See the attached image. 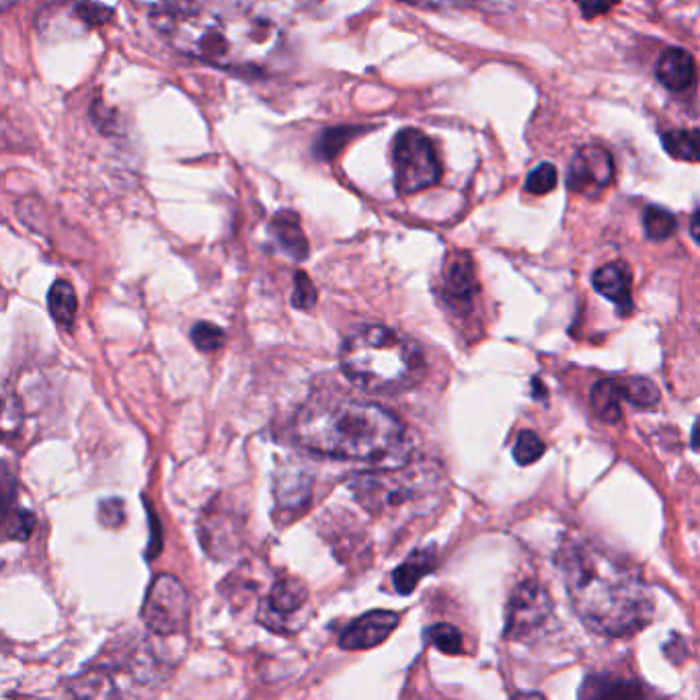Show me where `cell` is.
<instances>
[{
  "label": "cell",
  "mask_w": 700,
  "mask_h": 700,
  "mask_svg": "<svg viewBox=\"0 0 700 700\" xmlns=\"http://www.w3.org/2000/svg\"><path fill=\"white\" fill-rule=\"evenodd\" d=\"M573 610L589 631L606 636L635 635L653 617V596L633 565L588 541H565L558 551Z\"/></svg>",
  "instance_id": "cell-2"
},
{
  "label": "cell",
  "mask_w": 700,
  "mask_h": 700,
  "mask_svg": "<svg viewBox=\"0 0 700 700\" xmlns=\"http://www.w3.org/2000/svg\"><path fill=\"white\" fill-rule=\"evenodd\" d=\"M662 146L671 159L699 162V132L697 129H669L662 136Z\"/></svg>",
  "instance_id": "cell-20"
},
{
  "label": "cell",
  "mask_w": 700,
  "mask_h": 700,
  "mask_svg": "<svg viewBox=\"0 0 700 700\" xmlns=\"http://www.w3.org/2000/svg\"><path fill=\"white\" fill-rule=\"evenodd\" d=\"M49 315L60 327H70L79 311V298L70 282L56 280L48 292Z\"/></svg>",
  "instance_id": "cell-19"
},
{
  "label": "cell",
  "mask_w": 700,
  "mask_h": 700,
  "mask_svg": "<svg viewBox=\"0 0 700 700\" xmlns=\"http://www.w3.org/2000/svg\"><path fill=\"white\" fill-rule=\"evenodd\" d=\"M191 343L204 353H214V351L221 350L224 343H226V334H224L221 327L212 325V323H195L193 329H191Z\"/></svg>",
  "instance_id": "cell-24"
},
{
  "label": "cell",
  "mask_w": 700,
  "mask_h": 700,
  "mask_svg": "<svg viewBox=\"0 0 700 700\" xmlns=\"http://www.w3.org/2000/svg\"><path fill=\"white\" fill-rule=\"evenodd\" d=\"M311 598L301 579L284 575L273 582L257 610V621L278 635H294L308 622Z\"/></svg>",
  "instance_id": "cell-8"
},
{
  "label": "cell",
  "mask_w": 700,
  "mask_h": 700,
  "mask_svg": "<svg viewBox=\"0 0 700 700\" xmlns=\"http://www.w3.org/2000/svg\"><path fill=\"white\" fill-rule=\"evenodd\" d=\"M191 598L185 586L167 573H160L146 591L143 621L155 636L183 635L190 626Z\"/></svg>",
  "instance_id": "cell-7"
},
{
  "label": "cell",
  "mask_w": 700,
  "mask_h": 700,
  "mask_svg": "<svg viewBox=\"0 0 700 700\" xmlns=\"http://www.w3.org/2000/svg\"><path fill=\"white\" fill-rule=\"evenodd\" d=\"M294 431L304 448L346 461L391 459L405 440L395 415L350 398L308 403L296 415Z\"/></svg>",
  "instance_id": "cell-3"
},
{
  "label": "cell",
  "mask_w": 700,
  "mask_h": 700,
  "mask_svg": "<svg viewBox=\"0 0 700 700\" xmlns=\"http://www.w3.org/2000/svg\"><path fill=\"white\" fill-rule=\"evenodd\" d=\"M360 132L362 129L358 126L329 127V129L320 132L315 148H313L315 157L320 160L334 159L355 136H360Z\"/></svg>",
  "instance_id": "cell-21"
},
{
  "label": "cell",
  "mask_w": 700,
  "mask_h": 700,
  "mask_svg": "<svg viewBox=\"0 0 700 700\" xmlns=\"http://www.w3.org/2000/svg\"><path fill=\"white\" fill-rule=\"evenodd\" d=\"M341 368L362 391L388 395L424 379L426 355L409 335L384 325H364L343 341Z\"/></svg>",
  "instance_id": "cell-4"
},
{
  "label": "cell",
  "mask_w": 700,
  "mask_h": 700,
  "mask_svg": "<svg viewBox=\"0 0 700 700\" xmlns=\"http://www.w3.org/2000/svg\"><path fill=\"white\" fill-rule=\"evenodd\" d=\"M433 569H436V555L431 553V549L415 551L414 555L407 558L403 565H398L395 573H393V586H395L398 594L407 596Z\"/></svg>",
  "instance_id": "cell-17"
},
{
  "label": "cell",
  "mask_w": 700,
  "mask_h": 700,
  "mask_svg": "<svg viewBox=\"0 0 700 700\" xmlns=\"http://www.w3.org/2000/svg\"><path fill=\"white\" fill-rule=\"evenodd\" d=\"M591 409H594L596 417L608 426L619 424L622 417L619 382L612 381V379L596 382V386L591 391Z\"/></svg>",
  "instance_id": "cell-18"
},
{
  "label": "cell",
  "mask_w": 700,
  "mask_h": 700,
  "mask_svg": "<svg viewBox=\"0 0 700 700\" xmlns=\"http://www.w3.org/2000/svg\"><path fill=\"white\" fill-rule=\"evenodd\" d=\"M150 25L179 54L247 77H268L286 54L282 27L249 0H159Z\"/></svg>",
  "instance_id": "cell-1"
},
{
  "label": "cell",
  "mask_w": 700,
  "mask_h": 700,
  "mask_svg": "<svg viewBox=\"0 0 700 700\" xmlns=\"http://www.w3.org/2000/svg\"><path fill=\"white\" fill-rule=\"evenodd\" d=\"M442 296L456 313H468L478 294L475 261L466 251L448 255L442 278Z\"/></svg>",
  "instance_id": "cell-11"
},
{
  "label": "cell",
  "mask_w": 700,
  "mask_h": 700,
  "mask_svg": "<svg viewBox=\"0 0 700 700\" xmlns=\"http://www.w3.org/2000/svg\"><path fill=\"white\" fill-rule=\"evenodd\" d=\"M315 303H317V290L313 286L311 278L304 271H298L294 275V292H292L294 308L306 311V308H313Z\"/></svg>",
  "instance_id": "cell-30"
},
{
  "label": "cell",
  "mask_w": 700,
  "mask_h": 700,
  "mask_svg": "<svg viewBox=\"0 0 700 700\" xmlns=\"http://www.w3.org/2000/svg\"><path fill=\"white\" fill-rule=\"evenodd\" d=\"M440 475L424 464L405 468H379L358 473L350 481L353 497L370 513L381 518H409L436 506Z\"/></svg>",
  "instance_id": "cell-5"
},
{
  "label": "cell",
  "mask_w": 700,
  "mask_h": 700,
  "mask_svg": "<svg viewBox=\"0 0 700 700\" xmlns=\"http://www.w3.org/2000/svg\"><path fill=\"white\" fill-rule=\"evenodd\" d=\"M551 612H553V605L546 591L534 582H526L516 589L509 602L506 635L513 641H524L528 636L534 635L542 624L551 619Z\"/></svg>",
  "instance_id": "cell-9"
},
{
  "label": "cell",
  "mask_w": 700,
  "mask_h": 700,
  "mask_svg": "<svg viewBox=\"0 0 700 700\" xmlns=\"http://www.w3.org/2000/svg\"><path fill=\"white\" fill-rule=\"evenodd\" d=\"M15 495V477L11 475V471L4 464H0V528L7 526V520L13 513Z\"/></svg>",
  "instance_id": "cell-29"
},
{
  "label": "cell",
  "mask_w": 700,
  "mask_h": 700,
  "mask_svg": "<svg viewBox=\"0 0 700 700\" xmlns=\"http://www.w3.org/2000/svg\"><path fill=\"white\" fill-rule=\"evenodd\" d=\"M68 690L82 699H108L120 695L112 671L108 668H89L68 682Z\"/></svg>",
  "instance_id": "cell-16"
},
{
  "label": "cell",
  "mask_w": 700,
  "mask_h": 700,
  "mask_svg": "<svg viewBox=\"0 0 700 700\" xmlns=\"http://www.w3.org/2000/svg\"><path fill=\"white\" fill-rule=\"evenodd\" d=\"M643 226L647 239L666 240L676 233V216L662 206H650L643 214Z\"/></svg>",
  "instance_id": "cell-23"
},
{
  "label": "cell",
  "mask_w": 700,
  "mask_h": 700,
  "mask_svg": "<svg viewBox=\"0 0 700 700\" xmlns=\"http://www.w3.org/2000/svg\"><path fill=\"white\" fill-rule=\"evenodd\" d=\"M271 239L294 261H304L308 257V240L304 237L301 218L292 210L278 212L270 223Z\"/></svg>",
  "instance_id": "cell-15"
},
{
  "label": "cell",
  "mask_w": 700,
  "mask_h": 700,
  "mask_svg": "<svg viewBox=\"0 0 700 700\" xmlns=\"http://www.w3.org/2000/svg\"><path fill=\"white\" fill-rule=\"evenodd\" d=\"M15 2L16 0H0V13L7 11V9H11Z\"/></svg>",
  "instance_id": "cell-35"
},
{
  "label": "cell",
  "mask_w": 700,
  "mask_h": 700,
  "mask_svg": "<svg viewBox=\"0 0 700 700\" xmlns=\"http://www.w3.org/2000/svg\"><path fill=\"white\" fill-rule=\"evenodd\" d=\"M619 391H621V397L626 398L639 409H650L659 403V388L650 379H643V376L619 382Z\"/></svg>",
  "instance_id": "cell-22"
},
{
  "label": "cell",
  "mask_w": 700,
  "mask_h": 700,
  "mask_svg": "<svg viewBox=\"0 0 700 700\" xmlns=\"http://www.w3.org/2000/svg\"><path fill=\"white\" fill-rule=\"evenodd\" d=\"M614 179V160L612 155L602 146H584L575 153L569 173H567V188L588 195L598 197Z\"/></svg>",
  "instance_id": "cell-10"
},
{
  "label": "cell",
  "mask_w": 700,
  "mask_h": 700,
  "mask_svg": "<svg viewBox=\"0 0 700 700\" xmlns=\"http://www.w3.org/2000/svg\"><path fill=\"white\" fill-rule=\"evenodd\" d=\"M631 282H633L631 270L622 261L608 263L605 268L596 271L591 278V284L596 287V292L602 294L610 303L617 304L621 315H629L633 308Z\"/></svg>",
  "instance_id": "cell-13"
},
{
  "label": "cell",
  "mask_w": 700,
  "mask_h": 700,
  "mask_svg": "<svg viewBox=\"0 0 700 700\" xmlns=\"http://www.w3.org/2000/svg\"><path fill=\"white\" fill-rule=\"evenodd\" d=\"M428 639L431 641L433 647H438L440 652L448 653V655H456L464 650V643H462V635L459 629H454L452 624H433L428 629Z\"/></svg>",
  "instance_id": "cell-25"
},
{
  "label": "cell",
  "mask_w": 700,
  "mask_h": 700,
  "mask_svg": "<svg viewBox=\"0 0 700 700\" xmlns=\"http://www.w3.org/2000/svg\"><path fill=\"white\" fill-rule=\"evenodd\" d=\"M395 188L400 195H411L440 183L442 165L430 136L417 127L400 129L393 140Z\"/></svg>",
  "instance_id": "cell-6"
},
{
  "label": "cell",
  "mask_w": 700,
  "mask_h": 700,
  "mask_svg": "<svg viewBox=\"0 0 700 700\" xmlns=\"http://www.w3.org/2000/svg\"><path fill=\"white\" fill-rule=\"evenodd\" d=\"M557 167L553 162H541L530 176L526 177L524 190L532 195H544L557 185Z\"/></svg>",
  "instance_id": "cell-27"
},
{
  "label": "cell",
  "mask_w": 700,
  "mask_h": 700,
  "mask_svg": "<svg viewBox=\"0 0 700 700\" xmlns=\"http://www.w3.org/2000/svg\"><path fill=\"white\" fill-rule=\"evenodd\" d=\"M16 421H19V417L11 414L9 405L2 403V407H0V442L9 440L15 433Z\"/></svg>",
  "instance_id": "cell-33"
},
{
  "label": "cell",
  "mask_w": 700,
  "mask_h": 700,
  "mask_svg": "<svg viewBox=\"0 0 700 700\" xmlns=\"http://www.w3.org/2000/svg\"><path fill=\"white\" fill-rule=\"evenodd\" d=\"M544 450H546V445L534 431H520L516 438V444H513V459L518 464L528 466V464L539 461L544 454Z\"/></svg>",
  "instance_id": "cell-26"
},
{
  "label": "cell",
  "mask_w": 700,
  "mask_h": 700,
  "mask_svg": "<svg viewBox=\"0 0 700 700\" xmlns=\"http://www.w3.org/2000/svg\"><path fill=\"white\" fill-rule=\"evenodd\" d=\"M126 520V508L122 499H105L99 506V522L105 528H120Z\"/></svg>",
  "instance_id": "cell-31"
},
{
  "label": "cell",
  "mask_w": 700,
  "mask_h": 700,
  "mask_svg": "<svg viewBox=\"0 0 700 700\" xmlns=\"http://www.w3.org/2000/svg\"><path fill=\"white\" fill-rule=\"evenodd\" d=\"M655 75L669 91H686L697 80V64L690 52L682 48H669L662 54Z\"/></svg>",
  "instance_id": "cell-14"
},
{
  "label": "cell",
  "mask_w": 700,
  "mask_h": 700,
  "mask_svg": "<svg viewBox=\"0 0 700 700\" xmlns=\"http://www.w3.org/2000/svg\"><path fill=\"white\" fill-rule=\"evenodd\" d=\"M35 528V516L30 509H13L11 518L7 520L4 532L13 541H27Z\"/></svg>",
  "instance_id": "cell-28"
},
{
  "label": "cell",
  "mask_w": 700,
  "mask_h": 700,
  "mask_svg": "<svg viewBox=\"0 0 700 700\" xmlns=\"http://www.w3.org/2000/svg\"><path fill=\"white\" fill-rule=\"evenodd\" d=\"M584 19L591 21L594 16L606 15L612 7H617L621 0H575Z\"/></svg>",
  "instance_id": "cell-32"
},
{
  "label": "cell",
  "mask_w": 700,
  "mask_h": 700,
  "mask_svg": "<svg viewBox=\"0 0 700 700\" xmlns=\"http://www.w3.org/2000/svg\"><path fill=\"white\" fill-rule=\"evenodd\" d=\"M690 235H692V239L699 242V210H695V214H692V221H690Z\"/></svg>",
  "instance_id": "cell-34"
},
{
  "label": "cell",
  "mask_w": 700,
  "mask_h": 700,
  "mask_svg": "<svg viewBox=\"0 0 700 700\" xmlns=\"http://www.w3.org/2000/svg\"><path fill=\"white\" fill-rule=\"evenodd\" d=\"M398 626L397 612L391 610H372L358 621L351 622L350 626L339 636V647L348 652H362L372 650L384 643L388 635Z\"/></svg>",
  "instance_id": "cell-12"
}]
</instances>
